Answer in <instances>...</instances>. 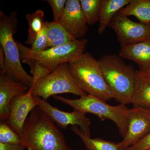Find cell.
I'll return each instance as SVG.
<instances>
[{
	"mask_svg": "<svg viewBox=\"0 0 150 150\" xmlns=\"http://www.w3.org/2000/svg\"><path fill=\"white\" fill-rule=\"evenodd\" d=\"M21 138L28 150H71L55 123L38 106L26 119Z\"/></svg>",
	"mask_w": 150,
	"mask_h": 150,
	"instance_id": "obj_1",
	"label": "cell"
},
{
	"mask_svg": "<svg viewBox=\"0 0 150 150\" xmlns=\"http://www.w3.org/2000/svg\"><path fill=\"white\" fill-rule=\"evenodd\" d=\"M17 24L16 15L12 12L8 16L0 11V43L4 55V64L1 71L12 79L25 85L32 86L35 81L22 66L20 54L13 35Z\"/></svg>",
	"mask_w": 150,
	"mask_h": 150,
	"instance_id": "obj_2",
	"label": "cell"
},
{
	"mask_svg": "<svg viewBox=\"0 0 150 150\" xmlns=\"http://www.w3.org/2000/svg\"><path fill=\"white\" fill-rule=\"evenodd\" d=\"M99 62L105 80L115 100L121 104L131 103L134 94L136 73L119 55L105 54Z\"/></svg>",
	"mask_w": 150,
	"mask_h": 150,
	"instance_id": "obj_3",
	"label": "cell"
},
{
	"mask_svg": "<svg viewBox=\"0 0 150 150\" xmlns=\"http://www.w3.org/2000/svg\"><path fill=\"white\" fill-rule=\"evenodd\" d=\"M70 74L82 90L106 101L114 98L103 76L99 61L84 53L68 63Z\"/></svg>",
	"mask_w": 150,
	"mask_h": 150,
	"instance_id": "obj_4",
	"label": "cell"
},
{
	"mask_svg": "<svg viewBox=\"0 0 150 150\" xmlns=\"http://www.w3.org/2000/svg\"><path fill=\"white\" fill-rule=\"evenodd\" d=\"M19 50L21 59L30 66L39 65L52 72L59 65L76 60L84 53L88 43L87 39L76 40L63 46L48 48L45 51L34 53L29 48L16 41Z\"/></svg>",
	"mask_w": 150,
	"mask_h": 150,
	"instance_id": "obj_5",
	"label": "cell"
},
{
	"mask_svg": "<svg viewBox=\"0 0 150 150\" xmlns=\"http://www.w3.org/2000/svg\"><path fill=\"white\" fill-rule=\"evenodd\" d=\"M53 97L55 100L72 107L75 110L86 114L92 113L101 119L111 120L116 124L121 136L123 138L126 135L129 126L130 109L125 105L112 106L107 104L106 101L89 94L75 99L58 95Z\"/></svg>",
	"mask_w": 150,
	"mask_h": 150,
	"instance_id": "obj_6",
	"label": "cell"
},
{
	"mask_svg": "<svg viewBox=\"0 0 150 150\" xmlns=\"http://www.w3.org/2000/svg\"><path fill=\"white\" fill-rule=\"evenodd\" d=\"M29 90L33 96L44 100L59 94L70 93L80 97L87 94L73 79L67 63L59 65L49 74L35 81Z\"/></svg>",
	"mask_w": 150,
	"mask_h": 150,
	"instance_id": "obj_7",
	"label": "cell"
},
{
	"mask_svg": "<svg viewBox=\"0 0 150 150\" xmlns=\"http://www.w3.org/2000/svg\"><path fill=\"white\" fill-rule=\"evenodd\" d=\"M108 27L115 31L121 48L150 39V25L132 21L118 12Z\"/></svg>",
	"mask_w": 150,
	"mask_h": 150,
	"instance_id": "obj_8",
	"label": "cell"
},
{
	"mask_svg": "<svg viewBox=\"0 0 150 150\" xmlns=\"http://www.w3.org/2000/svg\"><path fill=\"white\" fill-rule=\"evenodd\" d=\"M33 97L38 107L60 128L66 129L69 125L79 126L84 133L91 137V123L86 113L75 110L71 112H65L54 107L39 97L33 96Z\"/></svg>",
	"mask_w": 150,
	"mask_h": 150,
	"instance_id": "obj_9",
	"label": "cell"
},
{
	"mask_svg": "<svg viewBox=\"0 0 150 150\" xmlns=\"http://www.w3.org/2000/svg\"><path fill=\"white\" fill-rule=\"evenodd\" d=\"M150 133V110L133 108L129 111L128 130L123 140L117 143L118 148L125 150L137 144Z\"/></svg>",
	"mask_w": 150,
	"mask_h": 150,
	"instance_id": "obj_10",
	"label": "cell"
},
{
	"mask_svg": "<svg viewBox=\"0 0 150 150\" xmlns=\"http://www.w3.org/2000/svg\"><path fill=\"white\" fill-rule=\"evenodd\" d=\"M38 105L30 91L16 97L10 104V112L5 122L16 133L21 136L23 126L30 112Z\"/></svg>",
	"mask_w": 150,
	"mask_h": 150,
	"instance_id": "obj_11",
	"label": "cell"
},
{
	"mask_svg": "<svg viewBox=\"0 0 150 150\" xmlns=\"http://www.w3.org/2000/svg\"><path fill=\"white\" fill-rule=\"evenodd\" d=\"M59 22L76 40L83 38L87 32L88 25L79 0H67L64 11Z\"/></svg>",
	"mask_w": 150,
	"mask_h": 150,
	"instance_id": "obj_12",
	"label": "cell"
},
{
	"mask_svg": "<svg viewBox=\"0 0 150 150\" xmlns=\"http://www.w3.org/2000/svg\"><path fill=\"white\" fill-rule=\"evenodd\" d=\"M28 87L12 79L1 71L0 74V121L8 118L10 104L13 98L26 93Z\"/></svg>",
	"mask_w": 150,
	"mask_h": 150,
	"instance_id": "obj_13",
	"label": "cell"
},
{
	"mask_svg": "<svg viewBox=\"0 0 150 150\" xmlns=\"http://www.w3.org/2000/svg\"><path fill=\"white\" fill-rule=\"evenodd\" d=\"M118 55L137 64L140 72L150 74V39L121 48Z\"/></svg>",
	"mask_w": 150,
	"mask_h": 150,
	"instance_id": "obj_14",
	"label": "cell"
},
{
	"mask_svg": "<svg viewBox=\"0 0 150 150\" xmlns=\"http://www.w3.org/2000/svg\"><path fill=\"white\" fill-rule=\"evenodd\" d=\"M131 103L134 108L150 110V75L137 71L135 88Z\"/></svg>",
	"mask_w": 150,
	"mask_h": 150,
	"instance_id": "obj_15",
	"label": "cell"
},
{
	"mask_svg": "<svg viewBox=\"0 0 150 150\" xmlns=\"http://www.w3.org/2000/svg\"><path fill=\"white\" fill-rule=\"evenodd\" d=\"M131 0H101L100 8L98 33L102 34L110 22L121 9L129 4Z\"/></svg>",
	"mask_w": 150,
	"mask_h": 150,
	"instance_id": "obj_16",
	"label": "cell"
},
{
	"mask_svg": "<svg viewBox=\"0 0 150 150\" xmlns=\"http://www.w3.org/2000/svg\"><path fill=\"white\" fill-rule=\"evenodd\" d=\"M48 48L63 46L76 40L59 21H45Z\"/></svg>",
	"mask_w": 150,
	"mask_h": 150,
	"instance_id": "obj_17",
	"label": "cell"
},
{
	"mask_svg": "<svg viewBox=\"0 0 150 150\" xmlns=\"http://www.w3.org/2000/svg\"><path fill=\"white\" fill-rule=\"evenodd\" d=\"M118 13L128 17L135 16L141 23L150 25V0H131Z\"/></svg>",
	"mask_w": 150,
	"mask_h": 150,
	"instance_id": "obj_18",
	"label": "cell"
},
{
	"mask_svg": "<svg viewBox=\"0 0 150 150\" xmlns=\"http://www.w3.org/2000/svg\"><path fill=\"white\" fill-rule=\"evenodd\" d=\"M71 130L80 137L86 150H121L118 148L117 144L114 142L100 138L91 139L84 133L78 126H72Z\"/></svg>",
	"mask_w": 150,
	"mask_h": 150,
	"instance_id": "obj_19",
	"label": "cell"
},
{
	"mask_svg": "<svg viewBox=\"0 0 150 150\" xmlns=\"http://www.w3.org/2000/svg\"><path fill=\"white\" fill-rule=\"evenodd\" d=\"M44 16V11L40 9L37 10L33 13L26 14L28 29V35L25 44L32 45L38 35L43 29L45 22Z\"/></svg>",
	"mask_w": 150,
	"mask_h": 150,
	"instance_id": "obj_20",
	"label": "cell"
},
{
	"mask_svg": "<svg viewBox=\"0 0 150 150\" xmlns=\"http://www.w3.org/2000/svg\"><path fill=\"white\" fill-rule=\"evenodd\" d=\"M101 0H80L81 7L88 25H92L98 21Z\"/></svg>",
	"mask_w": 150,
	"mask_h": 150,
	"instance_id": "obj_21",
	"label": "cell"
},
{
	"mask_svg": "<svg viewBox=\"0 0 150 150\" xmlns=\"http://www.w3.org/2000/svg\"><path fill=\"white\" fill-rule=\"evenodd\" d=\"M0 142L7 144H21V136L12 130L5 121L0 123Z\"/></svg>",
	"mask_w": 150,
	"mask_h": 150,
	"instance_id": "obj_22",
	"label": "cell"
},
{
	"mask_svg": "<svg viewBox=\"0 0 150 150\" xmlns=\"http://www.w3.org/2000/svg\"><path fill=\"white\" fill-rule=\"evenodd\" d=\"M48 48V41L46 25L38 35L33 43L29 48L30 51L34 53H38L45 51Z\"/></svg>",
	"mask_w": 150,
	"mask_h": 150,
	"instance_id": "obj_23",
	"label": "cell"
},
{
	"mask_svg": "<svg viewBox=\"0 0 150 150\" xmlns=\"http://www.w3.org/2000/svg\"><path fill=\"white\" fill-rule=\"evenodd\" d=\"M47 2L51 6L53 15L54 21H59L64 11L67 4V0H47Z\"/></svg>",
	"mask_w": 150,
	"mask_h": 150,
	"instance_id": "obj_24",
	"label": "cell"
},
{
	"mask_svg": "<svg viewBox=\"0 0 150 150\" xmlns=\"http://www.w3.org/2000/svg\"><path fill=\"white\" fill-rule=\"evenodd\" d=\"M125 150H150V133L137 144Z\"/></svg>",
	"mask_w": 150,
	"mask_h": 150,
	"instance_id": "obj_25",
	"label": "cell"
},
{
	"mask_svg": "<svg viewBox=\"0 0 150 150\" xmlns=\"http://www.w3.org/2000/svg\"><path fill=\"white\" fill-rule=\"evenodd\" d=\"M25 147L22 144H7L0 142V150H24Z\"/></svg>",
	"mask_w": 150,
	"mask_h": 150,
	"instance_id": "obj_26",
	"label": "cell"
},
{
	"mask_svg": "<svg viewBox=\"0 0 150 150\" xmlns=\"http://www.w3.org/2000/svg\"><path fill=\"white\" fill-rule=\"evenodd\" d=\"M149 74L150 75V74Z\"/></svg>",
	"mask_w": 150,
	"mask_h": 150,
	"instance_id": "obj_27",
	"label": "cell"
}]
</instances>
